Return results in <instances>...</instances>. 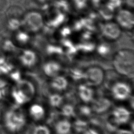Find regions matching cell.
Here are the masks:
<instances>
[{"mask_svg": "<svg viewBox=\"0 0 134 134\" xmlns=\"http://www.w3.org/2000/svg\"><path fill=\"white\" fill-rule=\"evenodd\" d=\"M16 87L23 91L30 99L35 93V88L34 84L26 80L21 79L19 82L16 83Z\"/></svg>", "mask_w": 134, "mask_h": 134, "instance_id": "2e32d148", "label": "cell"}, {"mask_svg": "<svg viewBox=\"0 0 134 134\" xmlns=\"http://www.w3.org/2000/svg\"><path fill=\"white\" fill-rule=\"evenodd\" d=\"M87 127V123L81 119H77L74 123V127L75 129L79 132H84Z\"/></svg>", "mask_w": 134, "mask_h": 134, "instance_id": "f546056e", "label": "cell"}, {"mask_svg": "<svg viewBox=\"0 0 134 134\" xmlns=\"http://www.w3.org/2000/svg\"><path fill=\"white\" fill-rule=\"evenodd\" d=\"M69 74L70 77L74 81H80L84 80V70L81 69L74 68L69 70Z\"/></svg>", "mask_w": 134, "mask_h": 134, "instance_id": "cb8c5ba5", "label": "cell"}, {"mask_svg": "<svg viewBox=\"0 0 134 134\" xmlns=\"http://www.w3.org/2000/svg\"><path fill=\"white\" fill-rule=\"evenodd\" d=\"M7 18H17L21 19L24 12L21 7L18 6H12L7 8L6 14Z\"/></svg>", "mask_w": 134, "mask_h": 134, "instance_id": "44dd1931", "label": "cell"}, {"mask_svg": "<svg viewBox=\"0 0 134 134\" xmlns=\"http://www.w3.org/2000/svg\"><path fill=\"white\" fill-rule=\"evenodd\" d=\"M42 15L37 10H30L24 15L21 19V27L23 30L30 33H36L44 26Z\"/></svg>", "mask_w": 134, "mask_h": 134, "instance_id": "3957f363", "label": "cell"}, {"mask_svg": "<svg viewBox=\"0 0 134 134\" xmlns=\"http://www.w3.org/2000/svg\"><path fill=\"white\" fill-rule=\"evenodd\" d=\"M57 134H69L72 129V125L67 119H62L58 121L54 126Z\"/></svg>", "mask_w": 134, "mask_h": 134, "instance_id": "d6986e66", "label": "cell"}, {"mask_svg": "<svg viewBox=\"0 0 134 134\" xmlns=\"http://www.w3.org/2000/svg\"><path fill=\"white\" fill-rule=\"evenodd\" d=\"M18 60L24 67L31 68L38 63V56L35 51L29 49H26L19 53Z\"/></svg>", "mask_w": 134, "mask_h": 134, "instance_id": "ba28073f", "label": "cell"}, {"mask_svg": "<svg viewBox=\"0 0 134 134\" xmlns=\"http://www.w3.org/2000/svg\"><path fill=\"white\" fill-rule=\"evenodd\" d=\"M7 17L5 15L0 14V31L6 27Z\"/></svg>", "mask_w": 134, "mask_h": 134, "instance_id": "836d02e7", "label": "cell"}, {"mask_svg": "<svg viewBox=\"0 0 134 134\" xmlns=\"http://www.w3.org/2000/svg\"><path fill=\"white\" fill-rule=\"evenodd\" d=\"M111 106V101L106 97H99L94 100L92 104V111L98 114L107 111Z\"/></svg>", "mask_w": 134, "mask_h": 134, "instance_id": "8fae6325", "label": "cell"}, {"mask_svg": "<svg viewBox=\"0 0 134 134\" xmlns=\"http://www.w3.org/2000/svg\"><path fill=\"white\" fill-rule=\"evenodd\" d=\"M79 111L82 115L85 117H88L91 116L93 111L92 108L85 105L80 106L79 108Z\"/></svg>", "mask_w": 134, "mask_h": 134, "instance_id": "1f68e13d", "label": "cell"}, {"mask_svg": "<svg viewBox=\"0 0 134 134\" xmlns=\"http://www.w3.org/2000/svg\"><path fill=\"white\" fill-rule=\"evenodd\" d=\"M32 134H51V133L47 126L43 125H39L34 127Z\"/></svg>", "mask_w": 134, "mask_h": 134, "instance_id": "f1b7e54d", "label": "cell"}, {"mask_svg": "<svg viewBox=\"0 0 134 134\" xmlns=\"http://www.w3.org/2000/svg\"><path fill=\"white\" fill-rule=\"evenodd\" d=\"M131 113L129 110L123 106L115 107L111 112L113 122L117 125H122L129 121Z\"/></svg>", "mask_w": 134, "mask_h": 134, "instance_id": "9c48e42d", "label": "cell"}, {"mask_svg": "<svg viewBox=\"0 0 134 134\" xmlns=\"http://www.w3.org/2000/svg\"><path fill=\"white\" fill-rule=\"evenodd\" d=\"M30 40L29 33L26 31L19 29L15 32L13 41L17 46H25L29 42Z\"/></svg>", "mask_w": 134, "mask_h": 134, "instance_id": "4fadbf2b", "label": "cell"}, {"mask_svg": "<svg viewBox=\"0 0 134 134\" xmlns=\"http://www.w3.org/2000/svg\"><path fill=\"white\" fill-rule=\"evenodd\" d=\"M8 85L7 82L3 78L0 77V89H3Z\"/></svg>", "mask_w": 134, "mask_h": 134, "instance_id": "f35d334b", "label": "cell"}, {"mask_svg": "<svg viewBox=\"0 0 134 134\" xmlns=\"http://www.w3.org/2000/svg\"><path fill=\"white\" fill-rule=\"evenodd\" d=\"M17 46L13 40L0 37V49L4 54H13L16 52Z\"/></svg>", "mask_w": 134, "mask_h": 134, "instance_id": "5bb4252c", "label": "cell"}, {"mask_svg": "<svg viewBox=\"0 0 134 134\" xmlns=\"http://www.w3.org/2000/svg\"><path fill=\"white\" fill-rule=\"evenodd\" d=\"M83 134H100V133L94 129L87 128L83 132Z\"/></svg>", "mask_w": 134, "mask_h": 134, "instance_id": "8d00e7d4", "label": "cell"}, {"mask_svg": "<svg viewBox=\"0 0 134 134\" xmlns=\"http://www.w3.org/2000/svg\"><path fill=\"white\" fill-rule=\"evenodd\" d=\"M116 23L122 29L131 30L134 26L133 13L128 9L122 8L119 10L116 15Z\"/></svg>", "mask_w": 134, "mask_h": 134, "instance_id": "8992f818", "label": "cell"}, {"mask_svg": "<svg viewBox=\"0 0 134 134\" xmlns=\"http://www.w3.org/2000/svg\"><path fill=\"white\" fill-rule=\"evenodd\" d=\"M84 81L91 86H96L100 85L105 79V72L103 69L97 65L89 66L84 70Z\"/></svg>", "mask_w": 134, "mask_h": 134, "instance_id": "277c9868", "label": "cell"}, {"mask_svg": "<svg viewBox=\"0 0 134 134\" xmlns=\"http://www.w3.org/2000/svg\"><path fill=\"white\" fill-rule=\"evenodd\" d=\"M74 7L78 10H83L86 7L88 0H72Z\"/></svg>", "mask_w": 134, "mask_h": 134, "instance_id": "4dcf8cb0", "label": "cell"}, {"mask_svg": "<svg viewBox=\"0 0 134 134\" xmlns=\"http://www.w3.org/2000/svg\"><path fill=\"white\" fill-rule=\"evenodd\" d=\"M5 128L10 132H20L25 127L26 119L24 113L18 108H12L5 111L3 118Z\"/></svg>", "mask_w": 134, "mask_h": 134, "instance_id": "7a4b0ae2", "label": "cell"}, {"mask_svg": "<svg viewBox=\"0 0 134 134\" xmlns=\"http://www.w3.org/2000/svg\"><path fill=\"white\" fill-rule=\"evenodd\" d=\"M50 86L56 91H63L67 88L68 81L64 76L58 75L52 78Z\"/></svg>", "mask_w": 134, "mask_h": 134, "instance_id": "9a60e30c", "label": "cell"}, {"mask_svg": "<svg viewBox=\"0 0 134 134\" xmlns=\"http://www.w3.org/2000/svg\"><path fill=\"white\" fill-rule=\"evenodd\" d=\"M100 33L102 36L108 41L118 40L121 35V29L116 22L106 21L100 26Z\"/></svg>", "mask_w": 134, "mask_h": 134, "instance_id": "5b68a950", "label": "cell"}, {"mask_svg": "<svg viewBox=\"0 0 134 134\" xmlns=\"http://www.w3.org/2000/svg\"><path fill=\"white\" fill-rule=\"evenodd\" d=\"M63 100V97L57 93L50 94L48 98L49 104L54 108L59 107L62 104Z\"/></svg>", "mask_w": 134, "mask_h": 134, "instance_id": "d4e9b609", "label": "cell"}, {"mask_svg": "<svg viewBox=\"0 0 134 134\" xmlns=\"http://www.w3.org/2000/svg\"><path fill=\"white\" fill-rule=\"evenodd\" d=\"M115 134H133V131L128 130H126V129H120L118 130Z\"/></svg>", "mask_w": 134, "mask_h": 134, "instance_id": "74e56055", "label": "cell"}, {"mask_svg": "<svg viewBox=\"0 0 134 134\" xmlns=\"http://www.w3.org/2000/svg\"><path fill=\"white\" fill-rule=\"evenodd\" d=\"M112 64L114 70L119 75L132 77L134 72V53L132 50L122 49L113 56Z\"/></svg>", "mask_w": 134, "mask_h": 134, "instance_id": "6da1fadb", "label": "cell"}, {"mask_svg": "<svg viewBox=\"0 0 134 134\" xmlns=\"http://www.w3.org/2000/svg\"><path fill=\"white\" fill-rule=\"evenodd\" d=\"M96 50L99 56L103 58H107L110 55L112 48L109 43L104 42L96 46Z\"/></svg>", "mask_w": 134, "mask_h": 134, "instance_id": "7402d4cb", "label": "cell"}, {"mask_svg": "<svg viewBox=\"0 0 134 134\" xmlns=\"http://www.w3.org/2000/svg\"><path fill=\"white\" fill-rule=\"evenodd\" d=\"M111 93L115 99L122 101L130 97L131 94V88L127 83L117 81L111 87Z\"/></svg>", "mask_w": 134, "mask_h": 134, "instance_id": "52a82bcc", "label": "cell"}, {"mask_svg": "<svg viewBox=\"0 0 134 134\" xmlns=\"http://www.w3.org/2000/svg\"><path fill=\"white\" fill-rule=\"evenodd\" d=\"M70 29L68 27H64L62 29L61 31V34L62 36V37H66L68 36L70 34Z\"/></svg>", "mask_w": 134, "mask_h": 134, "instance_id": "d590c367", "label": "cell"}, {"mask_svg": "<svg viewBox=\"0 0 134 134\" xmlns=\"http://www.w3.org/2000/svg\"><path fill=\"white\" fill-rule=\"evenodd\" d=\"M8 75H9L10 79L12 80L15 82L16 83H17L21 79H22L20 71L17 70H15L14 69L9 73Z\"/></svg>", "mask_w": 134, "mask_h": 134, "instance_id": "d6a6232c", "label": "cell"}, {"mask_svg": "<svg viewBox=\"0 0 134 134\" xmlns=\"http://www.w3.org/2000/svg\"><path fill=\"white\" fill-rule=\"evenodd\" d=\"M3 96L2 94V89H0V100L3 99Z\"/></svg>", "mask_w": 134, "mask_h": 134, "instance_id": "60d3db41", "label": "cell"}, {"mask_svg": "<svg viewBox=\"0 0 134 134\" xmlns=\"http://www.w3.org/2000/svg\"><path fill=\"white\" fill-rule=\"evenodd\" d=\"M61 114L66 117H74L75 114L74 107L70 104H66L63 105L61 109Z\"/></svg>", "mask_w": 134, "mask_h": 134, "instance_id": "484cf974", "label": "cell"}, {"mask_svg": "<svg viewBox=\"0 0 134 134\" xmlns=\"http://www.w3.org/2000/svg\"><path fill=\"white\" fill-rule=\"evenodd\" d=\"M48 0H36V1L39 3H41V4H43V3H46V2L48 1Z\"/></svg>", "mask_w": 134, "mask_h": 134, "instance_id": "ab89813d", "label": "cell"}, {"mask_svg": "<svg viewBox=\"0 0 134 134\" xmlns=\"http://www.w3.org/2000/svg\"><path fill=\"white\" fill-rule=\"evenodd\" d=\"M7 7V0H0V12L4 11Z\"/></svg>", "mask_w": 134, "mask_h": 134, "instance_id": "e575fe53", "label": "cell"}, {"mask_svg": "<svg viewBox=\"0 0 134 134\" xmlns=\"http://www.w3.org/2000/svg\"><path fill=\"white\" fill-rule=\"evenodd\" d=\"M11 95L15 103L18 105L25 104L30 99V98L23 91L16 87L12 90Z\"/></svg>", "mask_w": 134, "mask_h": 134, "instance_id": "e0dca14e", "label": "cell"}, {"mask_svg": "<svg viewBox=\"0 0 134 134\" xmlns=\"http://www.w3.org/2000/svg\"><path fill=\"white\" fill-rule=\"evenodd\" d=\"M46 52L50 55H59L63 53V48L59 46L50 44L47 47Z\"/></svg>", "mask_w": 134, "mask_h": 134, "instance_id": "4316f807", "label": "cell"}, {"mask_svg": "<svg viewBox=\"0 0 134 134\" xmlns=\"http://www.w3.org/2000/svg\"><path fill=\"white\" fill-rule=\"evenodd\" d=\"M29 113L34 120H39L44 117L46 110L44 107L40 104H34L30 106Z\"/></svg>", "mask_w": 134, "mask_h": 134, "instance_id": "ac0fdd59", "label": "cell"}, {"mask_svg": "<svg viewBox=\"0 0 134 134\" xmlns=\"http://www.w3.org/2000/svg\"><path fill=\"white\" fill-rule=\"evenodd\" d=\"M6 27L10 31L16 32L21 27V19L17 18H7Z\"/></svg>", "mask_w": 134, "mask_h": 134, "instance_id": "603a6c76", "label": "cell"}, {"mask_svg": "<svg viewBox=\"0 0 134 134\" xmlns=\"http://www.w3.org/2000/svg\"><path fill=\"white\" fill-rule=\"evenodd\" d=\"M77 93L80 99L85 103L91 102L93 99L94 91L87 84H80L77 88Z\"/></svg>", "mask_w": 134, "mask_h": 134, "instance_id": "7c38bea8", "label": "cell"}, {"mask_svg": "<svg viewBox=\"0 0 134 134\" xmlns=\"http://www.w3.org/2000/svg\"><path fill=\"white\" fill-rule=\"evenodd\" d=\"M4 55H5V54L2 51V50H1V49H0V58H2V57L4 56Z\"/></svg>", "mask_w": 134, "mask_h": 134, "instance_id": "b9f144b4", "label": "cell"}, {"mask_svg": "<svg viewBox=\"0 0 134 134\" xmlns=\"http://www.w3.org/2000/svg\"><path fill=\"white\" fill-rule=\"evenodd\" d=\"M61 70V65L58 61L54 60L46 61L42 67V70L44 74L50 78L59 75Z\"/></svg>", "mask_w": 134, "mask_h": 134, "instance_id": "30bf717a", "label": "cell"}, {"mask_svg": "<svg viewBox=\"0 0 134 134\" xmlns=\"http://www.w3.org/2000/svg\"><path fill=\"white\" fill-rule=\"evenodd\" d=\"M14 69L13 63L5 55L0 58V75H8Z\"/></svg>", "mask_w": 134, "mask_h": 134, "instance_id": "ffe728a7", "label": "cell"}, {"mask_svg": "<svg viewBox=\"0 0 134 134\" xmlns=\"http://www.w3.org/2000/svg\"><path fill=\"white\" fill-rule=\"evenodd\" d=\"M54 7L59 12L62 13L68 12L70 8L69 4L65 0H58L55 2Z\"/></svg>", "mask_w": 134, "mask_h": 134, "instance_id": "83f0119b", "label": "cell"}]
</instances>
